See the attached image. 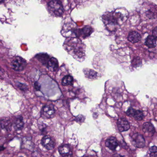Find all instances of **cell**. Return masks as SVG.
I'll list each match as a JSON object with an SVG mask.
<instances>
[{"label": "cell", "instance_id": "cell-14", "mask_svg": "<svg viewBox=\"0 0 157 157\" xmlns=\"http://www.w3.org/2000/svg\"><path fill=\"white\" fill-rule=\"evenodd\" d=\"M145 44L150 49L155 48L157 44V37L153 35L149 36L146 40Z\"/></svg>", "mask_w": 157, "mask_h": 157}, {"label": "cell", "instance_id": "cell-16", "mask_svg": "<svg viewBox=\"0 0 157 157\" xmlns=\"http://www.w3.org/2000/svg\"><path fill=\"white\" fill-rule=\"evenodd\" d=\"M43 111L49 117L52 116L55 113L54 107L53 105H46L43 108Z\"/></svg>", "mask_w": 157, "mask_h": 157}, {"label": "cell", "instance_id": "cell-11", "mask_svg": "<svg viewBox=\"0 0 157 157\" xmlns=\"http://www.w3.org/2000/svg\"><path fill=\"white\" fill-rule=\"evenodd\" d=\"M59 151L62 157H71L72 155L68 145H64L60 146L59 149Z\"/></svg>", "mask_w": 157, "mask_h": 157}, {"label": "cell", "instance_id": "cell-13", "mask_svg": "<svg viewBox=\"0 0 157 157\" xmlns=\"http://www.w3.org/2000/svg\"><path fill=\"white\" fill-rule=\"evenodd\" d=\"M142 37L139 33L136 31H131L128 35V39L130 42L133 43H138L141 40Z\"/></svg>", "mask_w": 157, "mask_h": 157}, {"label": "cell", "instance_id": "cell-9", "mask_svg": "<svg viewBox=\"0 0 157 157\" xmlns=\"http://www.w3.org/2000/svg\"><path fill=\"white\" fill-rule=\"evenodd\" d=\"M42 144L45 147L47 150H52L54 147V142L53 141L51 137L50 136H46L43 138L41 141Z\"/></svg>", "mask_w": 157, "mask_h": 157}, {"label": "cell", "instance_id": "cell-15", "mask_svg": "<svg viewBox=\"0 0 157 157\" xmlns=\"http://www.w3.org/2000/svg\"><path fill=\"white\" fill-rule=\"evenodd\" d=\"M47 66L52 71H55L57 69L59 66L58 61L55 58L50 59L47 64Z\"/></svg>", "mask_w": 157, "mask_h": 157}, {"label": "cell", "instance_id": "cell-21", "mask_svg": "<svg viewBox=\"0 0 157 157\" xmlns=\"http://www.w3.org/2000/svg\"><path fill=\"white\" fill-rule=\"evenodd\" d=\"M15 124L16 127L19 129H21L23 127V122L22 119H20V118H18L16 120Z\"/></svg>", "mask_w": 157, "mask_h": 157}, {"label": "cell", "instance_id": "cell-3", "mask_svg": "<svg viewBox=\"0 0 157 157\" xmlns=\"http://www.w3.org/2000/svg\"><path fill=\"white\" fill-rule=\"evenodd\" d=\"M48 8L50 13L54 16H60L64 13L63 5L61 2L59 1H52L49 2Z\"/></svg>", "mask_w": 157, "mask_h": 157}, {"label": "cell", "instance_id": "cell-10", "mask_svg": "<svg viewBox=\"0 0 157 157\" xmlns=\"http://www.w3.org/2000/svg\"><path fill=\"white\" fill-rule=\"evenodd\" d=\"M93 31L92 27L89 26H86L83 28L78 29L77 32V37H81L82 38H85L89 36Z\"/></svg>", "mask_w": 157, "mask_h": 157}, {"label": "cell", "instance_id": "cell-2", "mask_svg": "<svg viewBox=\"0 0 157 157\" xmlns=\"http://www.w3.org/2000/svg\"><path fill=\"white\" fill-rule=\"evenodd\" d=\"M128 15L126 11H124V10L120 9L118 11L116 10L104 15L103 17V20L105 24L109 27V29L113 30L117 25L123 23L128 18Z\"/></svg>", "mask_w": 157, "mask_h": 157}, {"label": "cell", "instance_id": "cell-27", "mask_svg": "<svg viewBox=\"0 0 157 157\" xmlns=\"http://www.w3.org/2000/svg\"><path fill=\"white\" fill-rule=\"evenodd\" d=\"M88 157V156H83V157Z\"/></svg>", "mask_w": 157, "mask_h": 157}, {"label": "cell", "instance_id": "cell-8", "mask_svg": "<svg viewBox=\"0 0 157 157\" xmlns=\"http://www.w3.org/2000/svg\"><path fill=\"white\" fill-rule=\"evenodd\" d=\"M143 131L147 136H153L155 133V129L151 123H145L143 125Z\"/></svg>", "mask_w": 157, "mask_h": 157}, {"label": "cell", "instance_id": "cell-25", "mask_svg": "<svg viewBox=\"0 0 157 157\" xmlns=\"http://www.w3.org/2000/svg\"><path fill=\"white\" fill-rule=\"evenodd\" d=\"M149 151L151 153L152 152H157V146H152L149 149Z\"/></svg>", "mask_w": 157, "mask_h": 157}, {"label": "cell", "instance_id": "cell-23", "mask_svg": "<svg viewBox=\"0 0 157 157\" xmlns=\"http://www.w3.org/2000/svg\"><path fill=\"white\" fill-rule=\"evenodd\" d=\"M135 111H136V110L134 109L133 108L130 107V108L128 109V110L127 111V112L126 113V114L129 116L133 117Z\"/></svg>", "mask_w": 157, "mask_h": 157}, {"label": "cell", "instance_id": "cell-18", "mask_svg": "<svg viewBox=\"0 0 157 157\" xmlns=\"http://www.w3.org/2000/svg\"><path fill=\"white\" fill-rule=\"evenodd\" d=\"M73 82V78L70 75H66L62 79V85L63 86H68L72 85Z\"/></svg>", "mask_w": 157, "mask_h": 157}, {"label": "cell", "instance_id": "cell-7", "mask_svg": "<svg viewBox=\"0 0 157 157\" xmlns=\"http://www.w3.org/2000/svg\"><path fill=\"white\" fill-rule=\"evenodd\" d=\"M117 126L120 132L127 131L130 128V125L129 122L123 118H120L117 120Z\"/></svg>", "mask_w": 157, "mask_h": 157}, {"label": "cell", "instance_id": "cell-1", "mask_svg": "<svg viewBox=\"0 0 157 157\" xmlns=\"http://www.w3.org/2000/svg\"><path fill=\"white\" fill-rule=\"evenodd\" d=\"M65 46L66 50L74 58L79 61L84 60L85 56V47L78 38L73 37L66 40Z\"/></svg>", "mask_w": 157, "mask_h": 157}, {"label": "cell", "instance_id": "cell-12", "mask_svg": "<svg viewBox=\"0 0 157 157\" xmlns=\"http://www.w3.org/2000/svg\"><path fill=\"white\" fill-rule=\"evenodd\" d=\"M117 140L114 137H110L107 139L106 142V146L111 150H115L118 146Z\"/></svg>", "mask_w": 157, "mask_h": 157}, {"label": "cell", "instance_id": "cell-24", "mask_svg": "<svg viewBox=\"0 0 157 157\" xmlns=\"http://www.w3.org/2000/svg\"><path fill=\"white\" fill-rule=\"evenodd\" d=\"M84 120H85V117L82 115L78 116L76 118V121L79 123L83 122Z\"/></svg>", "mask_w": 157, "mask_h": 157}, {"label": "cell", "instance_id": "cell-6", "mask_svg": "<svg viewBox=\"0 0 157 157\" xmlns=\"http://www.w3.org/2000/svg\"><path fill=\"white\" fill-rule=\"evenodd\" d=\"M132 143L138 148H143L145 146V140L143 136L138 133H136L132 136Z\"/></svg>", "mask_w": 157, "mask_h": 157}, {"label": "cell", "instance_id": "cell-22", "mask_svg": "<svg viewBox=\"0 0 157 157\" xmlns=\"http://www.w3.org/2000/svg\"><path fill=\"white\" fill-rule=\"evenodd\" d=\"M10 123L9 120H3L1 121V126L2 128H8L10 127Z\"/></svg>", "mask_w": 157, "mask_h": 157}, {"label": "cell", "instance_id": "cell-17", "mask_svg": "<svg viewBox=\"0 0 157 157\" xmlns=\"http://www.w3.org/2000/svg\"><path fill=\"white\" fill-rule=\"evenodd\" d=\"M84 72L86 77L90 80L95 79L97 78V73L93 70L86 69L84 70Z\"/></svg>", "mask_w": 157, "mask_h": 157}, {"label": "cell", "instance_id": "cell-20", "mask_svg": "<svg viewBox=\"0 0 157 157\" xmlns=\"http://www.w3.org/2000/svg\"><path fill=\"white\" fill-rule=\"evenodd\" d=\"M133 117L136 120L141 121L143 119L144 116L143 112H142L141 111L136 110L135 113L133 114Z\"/></svg>", "mask_w": 157, "mask_h": 157}, {"label": "cell", "instance_id": "cell-19", "mask_svg": "<svg viewBox=\"0 0 157 157\" xmlns=\"http://www.w3.org/2000/svg\"><path fill=\"white\" fill-rule=\"evenodd\" d=\"M38 57V59L42 63H43L45 65L48 64V62L50 60V57L47 54H41L40 55H38L37 56Z\"/></svg>", "mask_w": 157, "mask_h": 157}, {"label": "cell", "instance_id": "cell-4", "mask_svg": "<svg viewBox=\"0 0 157 157\" xmlns=\"http://www.w3.org/2000/svg\"><path fill=\"white\" fill-rule=\"evenodd\" d=\"M78 29H77L74 24H65L63 29L62 33L65 34V36L69 37H76L77 38V32Z\"/></svg>", "mask_w": 157, "mask_h": 157}, {"label": "cell", "instance_id": "cell-26", "mask_svg": "<svg viewBox=\"0 0 157 157\" xmlns=\"http://www.w3.org/2000/svg\"><path fill=\"white\" fill-rule=\"evenodd\" d=\"M151 157H157V152H152L150 153Z\"/></svg>", "mask_w": 157, "mask_h": 157}, {"label": "cell", "instance_id": "cell-5", "mask_svg": "<svg viewBox=\"0 0 157 157\" xmlns=\"http://www.w3.org/2000/svg\"><path fill=\"white\" fill-rule=\"evenodd\" d=\"M26 62L24 59L20 57H16L12 62V66L16 71H22L25 68Z\"/></svg>", "mask_w": 157, "mask_h": 157}, {"label": "cell", "instance_id": "cell-28", "mask_svg": "<svg viewBox=\"0 0 157 157\" xmlns=\"http://www.w3.org/2000/svg\"></svg>", "mask_w": 157, "mask_h": 157}]
</instances>
